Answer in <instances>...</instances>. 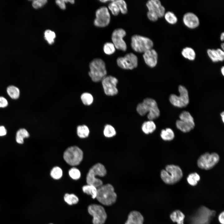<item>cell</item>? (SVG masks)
I'll use <instances>...</instances> for the list:
<instances>
[{"instance_id": "cell-1", "label": "cell", "mask_w": 224, "mask_h": 224, "mask_svg": "<svg viewBox=\"0 0 224 224\" xmlns=\"http://www.w3.org/2000/svg\"><path fill=\"white\" fill-rule=\"evenodd\" d=\"M137 111L141 115L143 116L148 113L147 117L152 120L158 118L160 115V110L156 101L151 98H146L137 105Z\"/></svg>"}, {"instance_id": "cell-17", "label": "cell", "mask_w": 224, "mask_h": 224, "mask_svg": "<svg viewBox=\"0 0 224 224\" xmlns=\"http://www.w3.org/2000/svg\"><path fill=\"white\" fill-rule=\"evenodd\" d=\"M126 35L125 31L121 28L117 29L113 31L111 39L116 48L123 51L126 50V44L123 39Z\"/></svg>"}, {"instance_id": "cell-46", "label": "cell", "mask_w": 224, "mask_h": 224, "mask_svg": "<svg viewBox=\"0 0 224 224\" xmlns=\"http://www.w3.org/2000/svg\"><path fill=\"white\" fill-rule=\"evenodd\" d=\"M7 130L4 127L0 126V136H3L6 135Z\"/></svg>"}, {"instance_id": "cell-20", "label": "cell", "mask_w": 224, "mask_h": 224, "mask_svg": "<svg viewBox=\"0 0 224 224\" xmlns=\"http://www.w3.org/2000/svg\"><path fill=\"white\" fill-rule=\"evenodd\" d=\"M144 218L141 214L138 211L131 212L125 224H143Z\"/></svg>"}, {"instance_id": "cell-33", "label": "cell", "mask_w": 224, "mask_h": 224, "mask_svg": "<svg viewBox=\"0 0 224 224\" xmlns=\"http://www.w3.org/2000/svg\"><path fill=\"white\" fill-rule=\"evenodd\" d=\"M63 174L62 170L60 167L55 166L51 170L50 175L53 179L58 180L62 177Z\"/></svg>"}, {"instance_id": "cell-45", "label": "cell", "mask_w": 224, "mask_h": 224, "mask_svg": "<svg viewBox=\"0 0 224 224\" xmlns=\"http://www.w3.org/2000/svg\"><path fill=\"white\" fill-rule=\"evenodd\" d=\"M224 213L223 211L220 214L218 217L219 221L221 224H224Z\"/></svg>"}, {"instance_id": "cell-48", "label": "cell", "mask_w": 224, "mask_h": 224, "mask_svg": "<svg viewBox=\"0 0 224 224\" xmlns=\"http://www.w3.org/2000/svg\"><path fill=\"white\" fill-rule=\"evenodd\" d=\"M64 1L65 3L69 2L72 4L74 3L75 2L73 0H64Z\"/></svg>"}, {"instance_id": "cell-52", "label": "cell", "mask_w": 224, "mask_h": 224, "mask_svg": "<svg viewBox=\"0 0 224 224\" xmlns=\"http://www.w3.org/2000/svg\"><path fill=\"white\" fill-rule=\"evenodd\" d=\"M100 2H108V1H109V0H100Z\"/></svg>"}, {"instance_id": "cell-30", "label": "cell", "mask_w": 224, "mask_h": 224, "mask_svg": "<svg viewBox=\"0 0 224 224\" xmlns=\"http://www.w3.org/2000/svg\"><path fill=\"white\" fill-rule=\"evenodd\" d=\"M105 136L107 138H112L115 135L116 131L114 128L110 124L106 125L103 130Z\"/></svg>"}, {"instance_id": "cell-2", "label": "cell", "mask_w": 224, "mask_h": 224, "mask_svg": "<svg viewBox=\"0 0 224 224\" xmlns=\"http://www.w3.org/2000/svg\"><path fill=\"white\" fill-rule=\"evenodd\" d=\"M97 189L96 198L101 203L109 206L115 202L117 196L111 184H108L102 185Z\"/></svg>"}, {"instance_id": "cell-44", "label": "cell", "mask_w": 224, "mask_h": 224, "mask_svg": "<svg viewBox=\"0 0 224 224\" xmlns=\"http://www.w3.org/2000/svg\"><path fill=\"white\" fill-rule=\"evenodd\" d=\"M56 3L62 9H65L66 8L65 2L64 0H57L55 1Z\"/></svg>"}, {"instance_id": "cell-26", "label": "cell", "mask_w": 224, "mask_h": 224, "mask_svg": "<svg viewBox=\"0 0 224 224\" xmlns=\"http://www.w3.org/2000/svg\"><path fill=\"white\" fill-rule=\"evenodd\" d=\"M7 92L12 99H16L19 97L20 91L19 88L14 86H10L7 89Z\"/></svg>"}, {"instance_id": "cell-42", "label": "cell", "mask_w": 224, "mask_h": 224, "mask_svg": "<svg viewBox=\"0 0 224 224\" xmlns=\"http://www.w3.org/2000/svg\"><path fill=\"white\" fill-rule=\"evenodd\" d=\"M219 61H223L224 59V52L223 50L220 48L216 49Z\"/></svg>"}, {"instance_id": "cell-40", "label": "cell", "mask_w": 224, "mask_h": 224, "mask_svg": "<svg viewBox=\"0 0 224 224\" xmlns=\"http://www.w3.org/2000/svg\"><path fill=\"white\" fill-rule=\"evenodd\" d=\"M108 7L114 15H118L120 12L119 8L114 0H112L109 4Z\"/></svg>"}, {"instance_id": "cell-50", "label": "cell", "mask_w": 224, "mask_h": 224, "mask_svg": "<svg viewBox=\"0 0 224 224\" xmlns=\"http://www.w3.org/2000/svg\"><path fill=\"white\" fill-rule=\"evenodd\" d=\"M221 72L222 75L224 76V67L222 66L221 68Z\"/></svg>"}, {"instance_id": "cell-5", "label": "cell", "mask_w": 224, "mask_h": 224, "mask_svg": "<svg viewBox=\"0 0 224 224\" xmlns=\"http://www.w3.org/2000/svg\"><path fill=\"white\" fill-rule=\"evenodd\" d=\"M89 75L92 81L98 82L106 76L107 71L104 62L100 58H95L90 63Z\"/></svg>"}, {"instance_id": "cell-29", "label": "cell", "mask_w": 224, "mask_h": 224, "mask_svg": "<svg viewBox=\"0 0 224 224\" xmlns=\"http://www.w3.org/2000/svg\"><path fill=\"white\" fill-rule=\"evenodd\" d=\"M166 21L169 24L174 25L177 23L178 19L175 15L171 11H167L164 15Z\"/></svg>"}, {"instance_id": "cell-3", "label": "cell", "mask_w": 224, "mask_h": 224, "mask_svg": "<svg viewBox=\"0 0 224 224\" xmlns=\"http://www.w3.org/2000/svg\"><path fill=\"white\" fill-rule=\"evenodd\" d=\"M183 176V173L180 167L177 165H167L165 170L161 172V177L166 184H173L179 181Z\"/></svg>"}, {"instance_id": "cell-28", "label": "cell", "mask_w": 224, "mask_h": 224, "mask_svg": "<svg viewBox=\"0 0 224 224\" xmlns=\"http://www.w3.org/2000/svg\"><path fill=\"white\" fill-rule=\"evenodd\" d=\"M90 131L88 127L86 125L78 126L77 128V133L78 136L81 138L87 137L89 134Z\"/></svg>"}, {"instance_id": "cell-27", "label": "cell", "mask_w": 224, "mask_h": 224, "mask_svg": "<svg viewBox=\"0 0 224 224\" xmlns=\"http://www.w3.org/2000/svg\"><path fill=\"white\" fill-rule=\"evenodd\" d=\"M97 189L95 186L89 184L84 185L82 187V189L84 193L91 195L92 198L93 199L96 198Z\"/></svg>"}, {"instance_id": "cell-32", "label": "cell", "mask_w": 224, "mask_h": 224, "mask_svg": "<svg viewBox=\"0 0 224 224\" xmlns=\"http://www.w3.org/2000/svg\"><path fill=\"white\" fill-rule=\"evenodd\" d=\"M200 180V177L196 173L190 174L187 178L188 182L190 185L192 186L196 185Z\"/></svg>"}, {"instance_id": "cell-49", "label": "cell", "mask_w": 224, "mask_h": 224, "mask_svg": "<svg viewBox=\"0 0 224 224\" xmlns=\"http://www.w3.org/2000/svg\"><path fill=\"white\" fill-rule=\"evenodd\" d=\"M222 118V121L223 122H224V112L223 111L222 112L221 114H220Z\"/></svg>"}, {"instance_id": "cell-47", "label": "cell", "mask_w": 224, "mask_h": 224, "mask_svg": "<svg viewBox=\"0 0 224 224\" xmlns=\"http://www.w3.org/2000/svg\"><path fill=\"white\" fill-rule=\"evenodd\" d=\"M220 40L222 41H223L224 39V33L223 32L222 33L220 37Z\"/></svg>"}, {"instance_id": "cell-37", "label": "cell", "mask_w": 224, "mask_h": 224, "mask_svg": "<svg viewBox=\"0 0 224 224\" xmlns=\"http://www.w3.org/2000/svg\"><path fill=\"white\" fill-rule=\"evenodd\" d=\"M68 174L70 177L74 180L79 179L81 175L79 170L74 167L72 168L69 170Z\"/></svg>"}, {"instance_id": "cell-35", "label": "cell", "mask_w": 224, "mask_h": 224, "mask_svg": "<svg viewBox=\"0 0 224 224\" xmlns=\"http://www.w3.org/2000/svg\"><path fill=\"white\" fill-rule=\"evenodd\" d=\"M81 100L85 105H90L93 101V97L92 95L88 93H84L82 94L81 97Z\"/></svg>"}, {"instance_id": "cell-23", "label": "cell", "mask_w": 224, "mask_h": 224, "mask_svg": "<svg viewBox=\"0 0 224 224\" xmlns=\"http://www.w3.org/2000/svg\"><path fill=\"white\" fill-rule=\"evenodd\" d=\"M181 54L185 58L190 61L194 60L196 58V53L192 48L186 47L182 50Z\"/></svg>"}, {"instance_id": "cell-13", "label": "cell", "mask_w": 224, "mask_h": 224, "mask_svg": "<svg viewBox=\"0 0 224 224\" xmlns=\"http://www.w3.org/2000/svg\"><path fill=\"white\" fill-rule=\"evenodd\" d=\"M88 211L93 217V224H104L107 215L104 208L101 205L92 204L89 206Z\"/></svg>"}, {"instance_id": "cell-8", "label": "cell", "mask_w": 224, "mask_h": 224, "mask_svg": "<svg viewBox=\"0 0 224 224\" xmlns=\"http://www.w3.org/2000/svg\"><path fill=\"white\" fill-rule=\"evenodd\" d=\"M63 157L65 161L71 166H76L81 162L83 158L82 150L76 146L68 147L64 152Z\"/></svg>"}, {"instance_id": "cell-15", "label": "cell", "mask_w": 224, "mask_h": 224, "mask_svg": "<svg viewBox=\"0 0 224 224\" xmlns=\"http://www.w3.org/2000/svg\"><path fill=\"white\" fill-rule=\"evenodd\" d=\"M96 16L94 23L97 27H105L110 22V15L108 8L105 7H102L98 9L96 12Z\"/></svg>"}, {"instance_id": "cell-19", "label": "cell", "mask_w": 224, "mask_h": 224, "mask_svg": "<svg viewBox=\"0 0 224 224\" xmlns=\"http://www.w3.org/2000/svg\"><path fill=\"white\" fill-rule=\"evenodd\" d=\"M143 57L145 63L148 66L153 68L157 65L158 54L155 49H152L147 50L144 53Z\"/></svg>"}, {"instance_id": "cell-51", "label": "cell", "mask_w": 224, "mask_h": 224, "mask_svg": "<svg viewBox=\"0 0 224 224\" xmlns=\"http://www.w3.org/2000/svg\"><path fill=\"white\" fill-rule=\"evenodd\" d=\"M221 49L223 51L224 49V44L223 43H222L221 44Z\"/></svg>"}, {"instance_id": "cell-9", "label": "cell", "mask_w": 224, "mask_h": 224, "mask_svg": "<svg viewBox=\"0 0 224 224\" xmlns=\"http://www.w3.org/2000/svg\"><path fill=\"white\" fill-rule=\"evenodd\" d=\"M131 46L136 52L144 53L152 49L153 46V41L149 38L138 35H134L131 38Z\"/></svg>"}, {"instance_id": "cell-39", "label": "cell", "mask_w": 224, "mask_h": 224, "mask_svg": "<svg viewBox=\"0 0 224 224\" xmlns=\"http://www.w3.org/2000/svg\"><path fill=\"white\" fill-rule=\"evenodd\" d=\"M208 56L213 62H219V59L217 50L215 49H208L207 50Z\"/></svg>"}, {"instance_id": "cell-6", "label": "cell", "mask_w": 224, "mask_h": 224, "mask_svg": "<svg viewBox=\"0 0 224 224\" xmlns=\"http://www.w3.org/2000/svg\"><path fill=\"white\" fill-rule=\"evenodd\" d=\"M215 214L214 211L211 210L205 206H202L190 217V224H210Z\"/></svg>"}, {"instance_id": "cell-43", "label": "cell", "mask_w": 224, "mask_h": 224, "mask_svg": "<svg viewBox=\"0 0 224 224\" xmlns=\"http://www.w3.org/2000/svg\"><path fill=\"white\" fill-rule=\"evenodd\" d=\"M8 105L7 100L4 97L0 96V108H4Z\"/></svg>"}, {"instance_id": "cell-34", "label": "cell", "mask_w": 224, "mask_h": 224, "mask_svg": "<svg viewBox=\"0 0 224 224\" xmlns=\"http://www.w3.org/2000/svg\"><path fill=\"white\" fill-rule=\"evenodd\" d=\"M55 37V32L50 30H47L44 32V39L49 44H52L54 42Z\"/></svg>"}, {"instance_id": "cell-11", "label": "cell", "mask_w": 224, "mask_h": 224, "mask_svg": "<svg viewBox=\"0 0 224 224\" xmlns=\"http://www.w3.org/2000/svg\"><path fill=\"white\" fill-rule=\"evenodd\" d=\"M180 119L176 121L177 128L182 132L187 133L194 128L195 126L194 119L189 112L184 111L179 115Z\"/></svg>"}, {"instance_id": "cell-38", "label": "cell", "mask_w": 224, "mask_h": 224, "mask_svg": "<svg viewBox=\"0 0 224 224\" xmlns=\"http://www.w3.org/2000/svg\"><path fill=\"white\" fill-rule=\"evenodd\" d=\"M114 2L117 5L120 12L123 14H125L127 12V4L125 1L123 0H115Z\"/></svg>"}, {"instance_id": "cell-25", "label": "cell", "mask_w": 224, "mask_h": 224, "mask_svg": "<svg viewBox=\"0 0 224 224\" xmlns=\"http://www.w3.org/2000/svg\"><path fill=\"white\" fill-rule=\"evenodd\" d=\"M160 136L162 139L165 141H170L173 140L175 137L174 132L169 128L161 130Z\"/></svg>"}, {"instance_id": "cell-21", "label": "cell", "mask_w": 224, "mask_h": 224, "mask_svg": "<svg viewBox=\"0 0 224 224\" xmlns=\"http://www.w3.org/2000/svg\"><path fill=\"white\" fill-rule=\"evenodd\" d=\"M171 220L177 224H184V219L185 215L179 210H176L173 212L170 215Z\"/></svg>"}, {"instance_id": "cell-4", "label": "cell", "mask_w": 224, "mask_h": 224, "mask_svg": "<svg viewBox=\"0 0 224 224\" xmlns=\"http://www.w3.org/2000/svg\"><path fill=\"white\" fill-rule=\"evenodd\" d=\"M107 171L105 166L100 163L93 165L89 170L86 177L87 184L93 185L98 188L103 185V182L100 179L96 178V176H105Z\"/></svg>"}, {"instance_id": "cell-22", "label": "cell", "mask_w": 224, "mask_h": 224, "mask_svg": "<svg viewBox=\"0 0 224 224\" xmlns=\"http://www.w3.org/2000/svg\"><path fill=\"white\" fill-rule=\"evenodd\" d=\"M156 125L152 120L144 122L142 126V129L145 134H148L153 133L156 129Z\"/></svg>"}, {"instance_id": "cell-18", "label": "cell", "mask_w": 224, "mask_h": 224, "mask_svg": "<svg viewBox=\"0 0 224 224\" xmlns=\"http://www.w3.org/2000/svg\"><path fill=\"white\" fill-rule=\"evenodd\" d=\"M183 21L184 25L191 29L197 28L199 25L200 21L198 16L191 12H188L183 16Z\"/></svg>"}, {"instance_id": "cell-24", "label": "cell", "mask_w": 224, "mask_h": 224, "mask_svg": "<svg viewBox=\"0 0 224 224\" xmlns=\"http://www.w3.org/2000/svg\"><path fill=\"white\" fill-rule=\"evenodd\" d=\"M29 136V133L25 129H20L17 131L16 133V141L19 144H23L24 142V139L28 138Z\"/></svg>"}, {"instance_id": "cell-10", "label": "cell", "mask_w": 224, "mask_h": 224, "mask_svg": "<svg viewBox=\"0 0 224 224\" xmlns=\"http://www.w3.org/2000/svg\"><path fill=\"white\" fill-rule=\"evenodd\" d=\"M180 93L179 96L172 94L169 97L170 103L174 106L182 108L186 106L189 102L188 92L187 89L182 85H180L178 87Z\"/></svg>"}, {"instance_id": "cell-7", "label": "cell", "mask_w": 224, "mask_h": 224, "mask_svg": "<svg viewBox=\"0 0 224 224\" xmlns=\"http://www.w3.org/2000/svg\"><path fill=\"white\" fill-rule=\"evenodd\" d=\"M148 11L147 16L150 21H155L164 16L165 8L159 0H150L146 3Z\"/></svg>"}, {"instance_id": "cell-12", "label": "cell", "mask_w": 224, "mask_h": 224, "mask_svg": "<svg viewBox=\"0 0 224 224\" xmlns=\"http://www.w3.org/2000/svg\"><path fill=\"white\" fill-rule=\"evenodd\" d=\"M219 160V156L216 153H206L201 155L197 161L198 167L201 169L208 170L212 168Z\"/></svg>"}, {"instance_id": "cell-36", "label": "cell", "mask_w": 224, "mask_h": 224, "mask_svg": "<svg viewBox=\"0 0 224 224\" xmlns=\"http://www.w3.org/2000/svg\"><path fill=\"white\" fill-rule=\"evenodd\" d=\"M103 50L106 54L111 55L115 52V48L113 43L107 42L104 45Z\"/></svg>"}, {"instance_id": "cell-14", "label": "cell", "mask_w": 224, "mask_h": 224, "mask_svg": "<svg viewBox=\"0 0 224 224\" xmlns=\"http://www.w3.org/2000/svg\"><path fill=\"white\" fill-rule=\"evenodd\" d=\"M117 62L119 67L124 69H133L136 68L138 64V58L132 53H128L124 57L118 58Z\"/></svg>"}, {"instance_id": "cell-41", "label": "cell", "mask_w": 224, "mask_h": 224, "mask_svg": "<svg viewBox=\"0 0 224 224\" xmlns=\"http://www.w3.org/2000/svg\"><path fill=\"white\" fill-rule=\"evenodd\" d=\"M46 0H35L33 1L32 5L35 9H38L42 7L47 2Z\"/></svg>"}, {"instance_id": "cell-53", "label": "cell", "mask_w": 224, "mask_h": 224, "mask_svg": "<svg viewBox=\"0 0 224 224\" xmlns=\"http://www.w3.org/2000/svg\"></svg>"}, {"instance_id": "cell-31", "label": "cell", "mask_w": 224, "mask_h": 224, "mask_svg": "<svg viewBox=\"0 0 224 224\" xmlns=\"http://www.w3.org/2000/svg\"><path fill=\"white\" fill-rule=\"evenodd\" d=\"M64 199V201L69 205L76 204L79 201L78 197L73 194H65Z\"/></svg>"}, {"instance_id": "cell-16", "label": "cell", "mask_w": 224, "mask_h": 224, "mask_svg": "<svg viewBox=\"0 0 224 224\" xmlns=\"http://www.w3.org/2000/svg\"><path fill=\"white\" fill-rule=\"evenodd\" d=\"M118 82L117 79L115 77L108 76L105 77L102 80V83L104 92L109 96H113L118 93L117 84Z\"/></svg>"}]
</instances>
